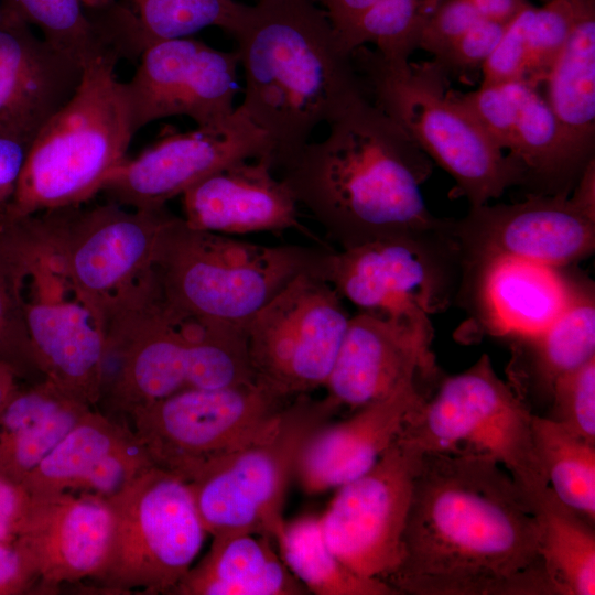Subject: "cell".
<instances>
[{"instance_id":"1","label":"cell","mask_w":595,"mask_h":595,"mask_svg":"<svg viewBox=\"0 0 595 595\" xmlns=\"http://www.w3.org/2000/svg\"><path fill=\"white\" fill-rule=\"evenodd\" d=\"M386 583L409 595H555L531 507L509 474L437 453H423Z\"/></svg>"},{"instance_id":"2","label":"cell","mask_w":595,"mask_h":595,"mask_svg":"<svg viewBox=\"0 0 595 595\" xmlns=\"http://www.w3.org/2000/svg\"><path fill=\"white\" fill-rule=\"evenodd\" d=\"M327 127L280 167V178L339 249L452 224L429 210L421 192L432 160L367 97Z\"/></svg>"},{"instance_id":"3","label":"cell","mask_w":595,"mask_h":595,"mask_svg":"<svg viewBox=\"0 0 595 595\" xmlns=\"http://www.w3.org/2000/svg\"><path fill=\"white\" fill-rule=\"evenodd\" d=\"M232 37L245 77L238 106L270 138L274 170L367 97L353 52L314 0H257Z\"/></svg>"},{"instance_id":"4","label":"cell","mask_w":595,"mask_h":595,"mask_svg":"<svg viewBox=\"0 0 595 595\" xmlns=\"http://www.w3.org/2000/svg\"><path fill=\"white\" fill-rule=\"evenodd\" d=\"M102 396L109 415L194 388L255 380L246 331L199 321L173 306L151 267L104 305ZM99 403V404H100Z\"/></svg>"},{"instance_id":"5","label":"cell","mask_w":595,"mask_h":595,"mask_svg":"<svg viewBox=\"0 0 595 595\" xmlns=\"http://www.w3.org/2000/svg\"><path fill=\"white\" fill-rule=\"evenodd\" d=\"M324 245L264 246L190 227L172 215L152 268L166 300L199 321L246 331L256 313L296 275L323 277Z\"/></svg>"},{"instance_id":"6","label":"cell","mask_w":595,"mask_h":595,"mask_svg":"<svg viewBox=\"0 0 595 595\" xmlns=\"http://www.w3.org/2000/svg\"><path fill=\"white\" fill-rule=\"evenodd\" d=\"M117 63L105 56L84 66L75 94L30 143L6 216L85 204L127 159L134 132Z\"/></svg>"},{"instance_id":"7","label":"cell","mask_w":595,"mask_h":595,"mask_svg":"<svg viewBox=\"0 0 595 595\" xmlns=\"http://www.w3.org/2000/svg\"><path fill=\"white\" fill-rule=\"evenodd\" d=\"M367 98L455 181L470 207L520 186V174L477 118L446 91L432 62L392 63L367 45L353 51Z\"/></svg>"},{"instance_id":"8","label":"cell","mask_w":595,"mask_h":595,"mask_svg":"<svg viewBox=\"0 0 595 595\" xmlns=\"http://www.w3.org/2000/svg\"><path fill=\"white\" fill-rule=\"evenodd\" d=\"M530 407L493 367L487 354L441 379L402 434L424 453L483 458L502 467L530 507L549 487L536 452Z\"/></svg>"},{"instance_id":"9","label":"cell","mask_w":595,"mask_h":595,"mask_svg":"<svg viewBox=\"0 0 595 595\" xmlns=\"http://www.w3.org/2000/svg\"><path fill=\"white\" fill-rule=\"evenodd\" d=\"M338 410L327 397L295 396L256 437L187 480L205 531L212 537L249 532L275 541L301 451Z\"/></svg>"},{"instance_id":"10","label":"cell","mask_w":595,"mask_h":595,"mask_svg":"<svg viewBox=\"0 0 595 595\" xmlns=\"http://www.w3.org/2000/svg\"><path fill=\"white\" fill-rule=\"evenodd\" d=\"M106 499L110 543L89 582L107 594H172L207 534L187 482L153 465Z\"/></svg>"},{"instance_id":"11","label":"cell","mask_w":595,"mask_h":595,"mask_svg":"<svg viewBox=\"0 0 595 595\" xmlns=\"http://www.w3.org/2000/svg\"><path fill=\"white\" fill-rule=\"evenodd\" d=\"M291 399L255 379L186 389L134 409L127 420L152 463L187 482L256 437Z\"/></svg>"},{"instance_id":"12","label":"cell","mask_w":595,"mask_h":595,"mask_svg":"<svg viewBox=\"0 0 595 595\" xmlns=\"http://www.w3.org/2000/svg\"><path fill=\"white\" fill-rule=\"evenodd\" d=\"M172 215L167 206L133 209L105 201L34 217L47 263L97 322L106 302L152 267L159 234Z\"/></svg>"},{"instance_id":"13","label":"cell","mask_w":595,"mask_h":595,"mask_svg":"<svg viewBox=\"0 0 595 595\" xmlns=\"http://www.w3.org/2000/svg\"><path fill=\"white\" fill-rule=\"evenodd\" d=\"M461 256L452 224L437 231L329 250L323 278L363 312L398 321L429 317L457 295Z\"/></svg>"},{"instance_id":"14","label":"cell","mask_w":595,"mask_h":595,"mask_svg":"<svg viewBox=\"0 0 595 595\" xmlns=\"http://www.w3.org/2000/svg\"><path fill=\"white\" fill-rule=\"evenodd\" d=\"M349 318L329 282L314 271L300 273L246 328L256 379L290 398L324 387Z\"/></svg>"},{"instance_id":"15","label":"cell","mask_w":595,"mask_h":595,"mask_svg":"<svg viewBox=\"0 0 595 595\" xmlns=\"http://www.w3.org/2000/svg\"><path fill=\"white\" fill-rule=\"evenodd\" d=\"M461 267L495 256H512L564 268L595 249V163L571 195L526 194L512 204L469 207L454 219Z\"/></svg>"},{"instance_id":"16","label":"cell","mask_w":595,"mask_h":595,"mask_svg":"<svg viewBox=\"0 0 595 595\" xmlns=\"http://www.w3.org/2000/svg\"><path fill=\"white\" fill-rule=\"evenodd\" d=\"M423 453L401 432L369 470L337 488L318 516L326 543L356 574L386 583L397 569Z\"/></svg>"},{"instance_id":"17","label":"cell","mask_w":595,"mask_h":595,"mask_svg":"<svg viewBox=\"0 0 595 595\" xmlns=\"http://www.w3.org/2000/svg\"><path fill=\"white\" fill-rule=\"evenodd\" d=\"M268 134L239 107L225 119L187 132L164 136L105 181V201L133 209L166 206L205 176L235 162L270 159Z\"/></svg>"},{"instance_id":"18","label":"cell","mask_w":595,"mask_h":595,"mask_svg":"<svg viewBox=\"0 0 595 595\" xmlns=\"http://www.w3.org/2000/svg\"><path fill=\"white\" fill-rule=\"evenodd\" d=\"M454 95L511 160L526 194L569 196L595 161L573 141L533 84L506 82Z\"/></svg>"},{"instance_id":"19","label":"cell","mask_w":595,"mask_h":595,"mask_svg":"<svg viewBox=\"0 0 595 595\" xmlns=\"http://www.w3.org/2000/svg\"><path fill=\"white\" fill-rule=\"evenodd\" d=\"M239 57L192 36L158 42L122 82L134 134L151 122L185 116L196 126L228 117L236 108Z\"/></svg>"},{"instance_id":"20","label":"cell","mask_w":595,"mask_h":595,"mask_svg":"<svg viewBox=\"0 0 595 595\" xmlns=\"http://www.w3.org/2000/svg\"><path fill=\"white\" fill-rule=\"evenodd\" d=\"M429 317L398 321L360 311L350 316L324 387L338 408L357 410L401 387L431 379L436 366Z\"/></svg>"},{"instance_id":"21","label":"cell","mask_w":595,"mask_h":595,"mask_svg":"<svg viewBox=\"0 0 595 595\" xmlns=\"http://www.w3.org/2000/svg\"><path fill=\"white\" fill-rule=\"evenodd\" d=\"M580 275L573 266L495 256L462 268L456 296L475 326L511 340L547 328L570 303Z\"/></svg>"},{"instance_id":"22","label":"cell","mask_w":595,"mask_h":595,"mask_svg":"<svg viewBox=\"0 0 595 595\" xmlns=\"http://www.w3.org/2000/svg\"><path fill=\"white\" fill-rule=\"evenodd\" d=\"M31 298L23 295L24 316L45 379L96 409L104 382L105 338L93 313L75 296H58L61 275L44 260L28 274Z\"/></svg>"},{"instance_id":"23","label":"cell","mask_w":595,"mask_h":595,"mask_svg":"<svg viewBox=\"0 0 595 595\" xmlns=\"http://www.w3.org/2000/svg\"><path fill=\"white\" fill-rule=\"evenodd\" d=\"M30 498L15 541L36 570V594H55L65 584L94 578L110 543L112 515L107 499L76 491Z\"/></svg>"},{"instance_id":"24","label":"cell","mask_w":595,"mask_h":595,"mask_svg":"<svg viewBox=\"0 0 595 595\" xmlns=\"http://www.w3.org/2000/svg\"><path fill=\"white\" fill-rule=\"evenodd\" d=\"M84 67L0 7V138L30 145L72 98Z\"/></svg>"},{"instance_id":"25","label":"cell","mask_w":595,"mask_h":595,"mask_svg":"<svg viewBox=\"0 0 595 595\" xmlns=\"http://www.w3.org/2000/svg\"><path fill=\"white\" fill-rule=\"evenodd\" d=\"M153 465L125 420L91 409L21 485L30 496L78 491L109 498Z\"/></svg>"},{"instance_id":"26","label":"cell","mask_w":595,"mask_h":595,"mask_svg":"<svg viewBox=\"0 0 595 595\" xmlns=\"http://www.w3.org/2000/svg\"><path fill=\"white\" fill-rule=\"evenodd\" d=\"M181 196L183 219L194 229L228 236L296 230L320 241L301 223L299 204L270 159L229 164Z\"/></svg>"},{"instance_id":"27","label":"cell","mask_w":595,"mask_h":595,"mask_svg":"<svg viewBox=\"0 0 595 595\" xmlns=\"http://www.w3.org/2000/svg\"><path fill=\"white\" fill-rule=\"evenodd\" d=\"M426 396L418 381L366 404L340 422L317 429L304 444L294 478L305 494L317 495L361 476L394 442Z\"/></svg>"},{"instance_id":"28","label":"cell","mask_w":595,"mask_h":595,"mask_svg":"<svg viewBox=\"0 0 595 595\" xmlns=\"http://www.w3.org/2000/svg\"><path fill=\"white\" fill-rule=\"evenodd\" d=\"M247 4L236 0H116L87 12L118 61H138L151 45L215 26L232 36Z\"/></svg>"},{"instance_id":"29","label":"cell","mask_w":595,"mask_h":595,"mask_svg":"<svg viewBox=\"0 0 595 595\" xmlns=\"http://www.w3.org/2000/svg\"><path fill=\"white\" fill-rule=\"evenodd\" d=\"M509 382L527 403L549 404L555 381L595 358V288L582 274L565 310L540 333L511 339Z\"/></svg>"},{"instance_id":"30","label":"cell","mask_w":595,"mask_h":595,"mask_svg":"<svg viewBox=\"0 0 595 595\" xmlns=\"http://www.w3.org/2000/svg\"><path fill=\"white\" fill-rule=\"evenodd\" d=\"M268 536H213L208 552L190 569L173 595H305Z\"/></svg>"},{"instance_id":"31","label":"cell","mask_w":595,"mask_h":595,"mask_svg":"<svg viewBox=\"0 0 595 595\" xmlns=\"http://www.w3.org/2000/svg\"><path fill=\"white\" fill-rule=\"evenodd\" d=\"M91 409L47 379L20 387L0 411V476L22 484Z\"/></svg>"},{"instance_id":"32","label":"cell","mask_w":595,"mask_h":595,"mask_svg":"<svg viewBox=\"0 0 595 595\" xmlns=\"http://www.w3.org/2000/svg\"><path fill=\"white\" fill-rule=\"evenodd\" d=\"M577 18L575 0L527 4L506 26L494 52L482 66L480 86L506 82L544 84Z\"/></svg>"},{"instance_id":"33","label":"cell","mask_w":595,"mask_h":595,"mask_svg":"<svg viewBox=\"0 0 595 595\" xmlns=\"http://www.w3.org/2000/svg\"><path fill=\"white\" fill-rule=\"evenodd\" d=\"M44 247L33 216L0 218V361L31 382L45 379L31 342L23 284Z\"/></svg>"},{"instance_id":"34","label":"cell","mask_w":595,"mask_h":595,"mask_svg":"<svg viewBox=\"0 0 595 595\" xmlns=\"http://www.w3.org/2000/svg\"><path fill=\"white\" fill-rule=\"evenodd\" d=\"M575 2V24L545 80L547 101L573 141L595 155V0Z\"/></svg>"},{"instance_id":"35","label":"cell","mask_w":595,"mask_h":595,"mask_svg":"<svg viewBox=\"0 0 595 595\" xmlns=\"http://www.w3.org/2000/svg\"><path fill=\"white\" fill-rule=\"evenodd\" d=\"M539 551L555 595L595 594V529L548 487L531 505Z\"/></svg>"},{"instance_id":"36","label":"cell","mask_w":595,"mask_h":595,"mask_svg":"<svg viewBox=\"0 0 595 595\" xmlns=\"http://www.w3.org/2000/svg\"><path fill=\"white\" fill-rule=\"evenodd\" d=\"M279 554L298 581L315 595H398L387 583L353 572L326 543L318 516L285 521Z\"/></svg>"},{"instance_id":"37","label":"cell","mask_w":595,"mask_h":595,"mask_svg":"<svg viewBox=\"0 0 595 595\" xmlns=\"http://www.w3.org/2000/svg\"><path fill=\"white\" fill-rule=\"evenodd\" d=\"M532 435L549 487L566 506L595 523V444L534 413Z\"/></svg>"},{"instance_id":"38","label":"cell","mask_w":595,"mask_h":595,"mask_svg":"<svg viewBox=\"0 0 595 595\" xmlns=\"http://www.w3.org/2000/svg\"><path fill=\"white\" fill-rule=\"evenodd\" d=\"M437 1L380 0L336 34L349 52L370 44L386 61L405 63L419 48L424 23Z\"/></svg>"},{"instance_id":"39","label":"cell","mask_w":595,"mask_h":595,"mask_svg":"<svg viewBox=\"0 0 595 595\" xmlns=\"http://www.w3.org/2000/svg\"><path fill=\"white\" fill-rule=\"evenodd\" d=\"M1 4L83 67L104 56L117 60L106 48L80 0H1Z\"/></svg>"},{"instance_id":"40","label":"cell","mask_w":595,"mask_h":595,"mask_svg":"<svg viewBox=\"0 0 595 595\" xmlns=\"http://www.w3.org/2000/svg\"><path fill=\"white\" fill-rule=\"evenodd\" d=\"M544 416L595 444V358L554 383Z\"/></svg>"},{"instance_id":"41","label":"cell","mask_w":595,"mask_h":595,"mask_svg":"<svg viewBox=\"0 0 595 595\" xmlns=\"http://www.w3.org/2000/svg\"><path fill=\"white\" fill-rule=\"evenodd\" d=\"M507 24L480 18L432 62L446 77L482 68L499 43Z\"/></svg>"},{"instance_id":"42","label":"cell","mask_w":595,"mask_h":595,"mask_svg":"<svg viewBox=\"0 0 595 595\" xmlns=\"http://www.w3.org/2000/svg\"><path fill=\"white\" fill-rule=\"evenodd\" d=\"M480 18L468 0H439L426 18L419 48L435 57Z\"/></svg>"},{"instance_id":"43","label":"cell","mask_w":595,"mask_h":595,"mask_svg":"<svg viewBox=\"0 0 595 595\" xmlns=\"http://www.w3.org/2000/svg\"><path fill=\"white\" fill-rule=\"evenodd\" d=\"M37 585L36 570L25 550L15 540L0 542V595L31 593Z\"/></svg>"},{"instance_id":"44","label":"cell","mask_w":595,"mask_h":595,"mask_svg":"<svg viewBox=\"0 0 595 595\" xmlns=\"http://www.w3.org/2000/svg\"><path fill=\"white\" fill-rule=\"evenodd\" d=\"M30 499L29 493L21 484L0 476V542L15 540Z\"/></svg>"},{"instance_id":"45","label":"cell","mask_w":595,"mask_h":595,"mask_svg":"<svg viewBox=\"0 0 595 595\" xmlns=\"http://www.w3.org/2000/svg\"><path fill=\"white\" fill-rule=\"evenodd\" d=\"M28 148L20 141L0 138V218L15 191Z\"/></svg>"},{"instance_id":"46","label":"cell","mask_w":595,"mask_h":595,"mask_svg":"<svg viewBox=\"0 0 595 595\" xmlns=\"http://www.w3.org/2000/svg\"><path fill=\"white\" fill-rule=\"evenodd\" d=\"M326 12L335 32L338 34L350 26L380 0H314Z\"/></svg>"},{"instance_id":"47","label":"cell","mask_w":595,"mask_h":595,"mask_svg":"<svg viewBox=\"0 0 595 595\" xmlns=\"http://www.w3.org/2000/svg\"><path fill=\"white\" fill-rule=\"evenodd\" d=\"M480 17L509 23L527 4L528 0H468Z\"/></svg>"},{"instance_id":"48","label":"cell","mask_w":595,"mask_h":595,"mask_svg":"<svg viewBox=\"0 0 595 595\" xmlns=\"http://www.w3.org/2000/svg\"><path fill=\"white\" fill-rule=\"evenodd\" d=\"M21 376L10 365L0 361V411L19 390Z\"/></svg>"},{"instance_id":"49","label":"cell","mask_w":595,"mask_h":595,"mask_svg":"<svg viewBox=\"0 0 595 595\" xmlns=\"http://www.w3.org/2000/svg\"><path fill=\"white\" fill-rule=\"evenodd\" d=\"M87 12L105 9L116 2V0H80Z\"/></svg>"}]
</instances>
